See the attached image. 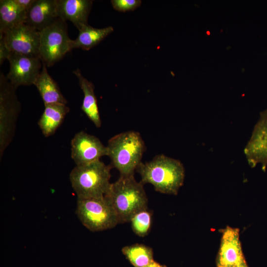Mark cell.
Listing matches in <instances>:
<instances>
[{
  "mask_svg": "<svg viewBox=\"0 0 267 267\" xmlns=\"http://www.w3.org/2000/svg\"><path fill=\"white\" fill-rule=\"evenodd\" d=\"M130 222L134 232L139 237H144L151 228L152 214L148 209L142 210L135 214Z\"/></svg>",
  "mask_w": 267,
  "mask_h": 267,
  "instance_id": "cell-21",
  "label": "cell"
},
{
  "mask_svg": "<svg viewBox=\"0 0 267 267\" xmlns=\"http://www.w3.org/2000/svg\"><path fill=\"white\" fill-rule=\"evenodd\" d=\"M76 213L83 225L93 232L111 229L119 223L114 209L105 196L77 198Z\"/></svg>",
  "mask_w": 267,
  "mask_h": 267,
  "instance_id": "cell-5",
  "label": "cell"
},
{
  "mask_svg": "<svg viewBox=\"0 0 267 267\" xmlns=\"http://www.w3.org/2000/svg\"><path fill=\"white\" fill-rule=\"evenodd\" d=\"M11 53L40 57V32L25 23L0 34Z\"/></svg>",
  "mask_w": 267,
  "mask_h": 267,
  "instance_id": "cell-8",
  "label": "cell"
},
{
  "mask_svg": "<svg viewBox=\"0 0 267 267\" xmlns=\"http://www.w3.org/2000/svg\"><path fill=\"white\" fill-rule=\"evenodd\" d=\"M111 2L113 8L120 12L134 11L140 6V0H112Z\"/></svg>",
  "mask_w": 267,
  "mask_h": 267,
  "instance_id": "cell-22",
  "label": "cell"
},
{
  "mask_svg": "<svg viewBox=\"0 0 267 267\" xmlns=\"http://www.w3.org/2000/svg\"><path fill=\"white\" fill-rule=\"evenodd\" d=\"M111 168L100 160L76 166L71 171L69 178L77 198L104 197L111 185Z\"/></svg>",
  "mask_w": 267,
  "mask_h": 267,
  "instance_id": "cell-4",
  "label": "cell"
},
{
  "mask_svg": "<svg viewBox=\"0 0 267 267\" xmlns=\"http://www.w3.org/2000/svg\"><path fill=\"white\" fill-rule=\"evenodd\" d=\"M114 31L112 26L95 28L87 24L80 30L77 38L73 40V47L89 50L104 40Z\"/></svg>",
  "mask_w": 267,
  "mask_h": 267,
  "instance_id": "cell-19",
  "label": "cell"
},
{
  "mask_svg": "<svg viewBox=\"0 0 267 267\" xmlns=\"http://www.w3.org/2000/svg\"><path fill=\"white\" fill-rule=\"evenodd\" d=\"M144 267H167V266L164 265H162L153 260L149 265Z\"/></svg>",
  "mask_w": 267,
  "mask_h": 267,
  "instance_id": "cell-25",
  "label": "cell"
},
{
  "mask_svg": "<svg viewBox=\"0 0 267 267\" xmlns=\"http://www.w3.org/2000/svg\"><path fill=\"white\" fill-rule=\"evenodd\" d=\"M105 197L114 209L119 223L130 222L137 213L147 209V197L143 184L134 176H120L111 183Z\"/></svg>",
  "mask_w": 267,
  "mask_h": 267,
  "instance_id": "cell-2",
  "label": "cell"
},
{
  "mask_svg": "<svg viewBox=\"0 0 267 267\" xmlns=\"http://www.w3.org/2000/svg\"><path fill=\"white\" fill-rule=\"evenodd\" d=\"M27 12L14 0H0V34L21 23H25Z\"/></svg>",
  "mask_w": 267,
  "mask_h": 267,
  "instance_id": "cell-18",
  "label": "cell"
},
{
  "mask_svg": "<svg viewBox=\"0 0 267 267\" xmlns=\"http://www.w3.org/2000/svg\"><path fill=\"white\" fill-rule=\"evenodd\" d=\"M38 124L45 137L53 135L63 122L70 109L66 104L55 103L44 105Z\"/></svg>",
  "mask_w": 267,
  "mask_h": 267,
  "instance_id": "cell-17",
  "label": "cell"
},
{
  "mask_svg": "<svg viewBox=\"0 0 267 267\" xmlns=\"http://www.w3.org/2000/svg\"><path fill=\"white\" fill-rule=\"evenodd\" d=\"M58 18L56 0H35L27 12L25 23L40 32Z\"/></svg>",
  "mask_w": 267,
  "mask_h": 267,
  "instance_id": "cell-13",
  "label": "cell"
},
{
  "mask_svg": "<svg viewBox=\"0 0 267 267\" xmlns=\"http://www.w3.org/2000/svg\"><path fill=\"white\" fill-rule=\"evenodd\" d=\"M73 49L66 21L60 18L40 31V57L46 66L53 65Z\"/></svg>",
  "mask_w": 267,
  "mask_h": 267,
  "instance_id": "cell-6",
  "label": "cell"
},
{
  "mask_svg": "<svg viewBox=\"0 0 267 267\" xmlns=\"http://www.w3.org/2000/svg\"><path fill=\"white\" fill-rule=\"evenodd\" d=\"M239 236L238 228L227 226L222 230L217 267H239L246 261Z\"/></svg>",
  "mask_w": 267,
  "mask_h": 267,
  "instance_id": "cell-12",
  "label": "cell"
},
{
  "mask_svg": "<svg viewBox=\"0 0 267 267\" xmlns=\"http://www.w3.org/2000/svg\"><path fill=\"white\" fill-rule=\"evenodd\" d=\"M73 73L78 78L80 86L84 93L81 109L94 125L99 128L101 125V121L97 100L94 93V85L82 75L79 69L74 71Z\"/></svg>",
  "mask_w": 267,
  "mask_h": 267,
  "instance_id": "cell-15",
  "label": "cell"
},
{
  "mask_svg": "<svg viewBox=\"0 0 267 267\" xmlns=\"http://www.w3.org/2000/svg\"><path fill=\"white\" fill-rule=\"evenodd\" d=\"M16 89L4 74H0V153L2 155L13 137L21 105Z\"/></svg>",
  "mask_w": 267,
  "mask_h": 267,
  "instance_id": "cell-7",
  "label": "cell"
},
{
  "mask_svg": "<svg viewBox=\"0 0 267 267\" xmlns=\"http://www.w3.org/2000/svg\"><path fill=\"white\" fill-rule=\"evenodd\" d=\"M7 60L10 68L6 78L13 86L16 89L34 84L41 71L43 62L40 57L10 52Z\"/></svg>",
  "mask_w": 267,
  "mask_h": 267,
  "instance_id": "cell-9",
  "label": "cell"
},
{
  "mask_svg": "<svg viewBox=\"0 0 267 267\" xmlns=\"http://www.w3.org/2000/svg\"><path fill=\"white\" fill-rule=\"evenodd\" d=\"M46 67L43 62L42 70L33 85L39 90L44 105L55 103L66 104L67 100L56 83L48 74Z\"/></svg>",
  "mask_w": 267,
  "mask_h": 267,
  "instance_id": "cell-16",
  "label": "cell"
},
{
  "mask_svg": "<svg viewBox=\"0 0 267 267\" xmlns=\"http://www.w3.org/2000/svg\"><path fill=\"white\" fill-rule=\"evenodd\" d=\"M106 147L112 166L120 176H134L145 149L139 133L133 131L120 133L109 140Z\"/></svg>",
  "mask_w": 267,
  "mask_h": 267,
  "instance_id": "cell-3",
  "label": "cell"
},
{
  "mask_svg": "<svg viewBox=\"0 0 267 267\" xmlns=\"http://www.w3.org/2000/svg\"><path fill=\"white\" fill-rule=\"evenodd\" d=\"M136 171L140 175L143 184L150 183L156 191L168 194L177 195L185 177L181 162L163 154L149 162H141Z\"/></svg>",
  "mask_w": 267,
  "mask_h": 267,
  "instance_id": "cell-1",
  "label": "cell"
},
{
  "mask_svg": "<svg viewBox=\"0 0 267 267\" xmlns=\"http://www.w3.org/2000/svg\"><path fill=\"white\" fill-rule=\"evenodd\" d=\"M71 145V157L76 166L88 164L107 156V147L99 138L84 131L75 134Z\"/></svg>",
  "mask_w": 267,
  "mask_h": 267,
  "instance_id": "cell-10",
  "label": "cell"
},
{
  "mask_svg": "<svg viewBox=\"0 0 267 267\" xmlns=\"http://www.w3.org/2000/svg\"><path fill=\"white\" fill-rule=\"evenodd\" d=\"M16 3L23 10L27 11L31 7L35 0H14Z\"/></svg>",
  "mask_w": 267,
  "mask_h": 267,
  "instance_id": "cell-24",
  "label": "cell"
},
{
  "mask_svg": "<svg viewBox=\"0 0 267 267\" xmlns=\"http://www.w3.org/2000/svg\"><path fill=\"white\" fill-rule=\"evenodd\" d=\"M122 252L134 267H144L154 260L152 249L142 244L125 246Z\"/></svg>",
  "mask_w": 267,
  "mask_h": 267,
  "instance_id": "cell-20",
  "label": "cell"
},
{
  "mask_svg": "<svg viewBox=\"0 0 267 267\" xmlns=\"http://www.w3.org/2000/svg\"><path fill=\"white\" fill-rule=\"evenodd\" d=\"M247 161L252 167L258 164L267 168V109L260 113L252 135L244 148Z\"/></svg>",
  "mask_w": 267,
  "mask_h": 267,
  "instance_id": "cell-11",
  "label": "cell"
},
{
  "mask_svg": "<svg viewBox=\"0 0 267 267\" xmlns=\"http://www.w3.org/2000/svg\"><path fill=\"white\" fill-rule=\"evenodd\" d=\"M59 18L69 20L79 30L88 24L92 1L90 0H56Z\"/></svg>",
  "mask_w": 267,
  "mask_h": 267,
  "instance_id": "cell-14",
  "label": "cell"
},
{
  "mask_svg": "<svg viewBox=\"0 0 267 267\" xmlns=\"http://www.w3.org/2000/svg\"><path fill=\"white\" fill-rule=\"evenodd\" d=\"M10 54V51L6 47L2 38H0V65H1L5 59H7Z\"/></svg>",
  "mask_w": 267,
  "mask_h": 267,
  "instance_id": "cell-23",
  "label": "cell"
}]
</instances>
